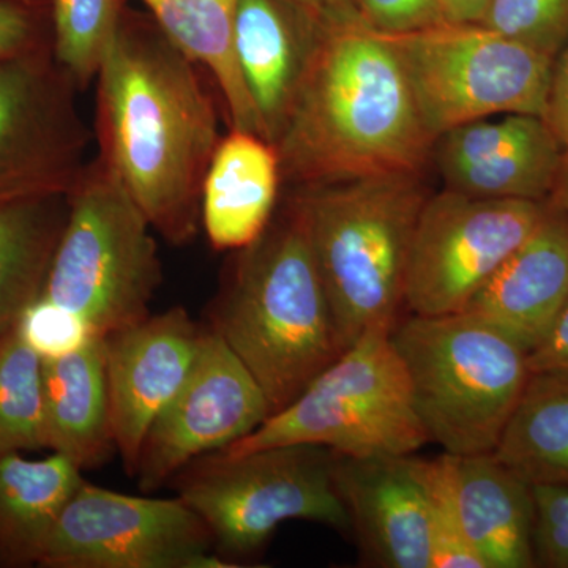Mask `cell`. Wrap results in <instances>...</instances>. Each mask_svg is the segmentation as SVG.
<instances>
[{"label": "cell", "mask_w": 568, "mask_h": 568, "mask_svg": "<svg viewBox=\"0 0 568 568\" xmlns=\"http://www.w3.org/2000/svg\"><path fill=\"white\" fill-rule=\"evenodd\" d=\"M439 3H440V0H439Z\"/></svg>", "instance_id": "f35d334b"}, {"label": "cell", "mask_w": 568, "mask_h": 568, "mask_svg": "<svg viewBox=\"0 0 568 568\" xmlns=\"http://www.w3.org/2000/svg\"><path fill=\"white\" fill-rule=\"evenodd\" d=\"M275 145L241 130H227L213 153L201 196V226L220 252L253 244L272 222L282 186Z\"/></svg>", "instance_id": "d6986e66"}, {"label": "cell", "mask_w": 568, "mask_h": 568, "mask_svg": "<svg viewBox=\"0 0 568 568\" xmlns=\"http://www.w3.org/2000/svg\"><path fill=\"white\" fill-rule=\"evenodd\" d=\"M14 328L43 361L69 354L93 336L80 317L43 295L24 310Z\"/></svg>", "instance_id": "f546056e"}, {"label": "cell", "mask_w": 568, "mask_h": 568, "mask_svg": "<svg viewBox=\"0 0 568 568\" xmlns=\"http://www.w3.org/2000/svg\"><path fill=\"white\" fill-rule=\"evenodd\" d=\"M390 336L429 443L457 457L493 454L528 384L529 354L466 312L413 315Z\"/></svg>", "instance_id": "5b68a950"}, {"label": "cell", "mask_w": 568, "mask_h": 568, "mask_svg": "<svg viewBox=\"0 0 568 568\" xmlns=\"http://www.w3.org/2000/svg\"><path fill=\"white\" fill-rule=\"evenodd\" d=\"M50 48V0H0V62Z\"/></svg>", "instance_id": "4dcf8cb0"}, {"label": "cell", "mask_w": 568, "mask_h": 568, "mask_svg": "<svg viewBox=\"0 0 568 568\" xmlns=\"http://www.w3.org/2000/svg\"><path fill=\"white\" fill-rule=\"evenodd\" d=\"M315 21L286 0H239L234 48L265 141L275 144L290 114Z\"/></svg>", "instance_id": "ac0fdd59"}, {"label": "cell", "mask_w": 568, "mask_h": 568, "mask_svg": "<svg viewBox=\"0 0 568 568\" xmlns=\"http://www.w3.org/2000/svg\"><path fill=\"white\" fill-rule=\"evenodd\" d=\"M383 36L405 71L433 141L463 123L493 115L544 118L552 58L480 22L440 21Z\"/></svg>", "instance_id": "9c48e42d"}, {"label": "cell", "mask_w": 568, "mask_h": 568, "mask_svg": "<svg viewBox=\"0 0 568 568\" xmlns=\"http://www.w3.org/2000/svg\"><path fill=\"white\" fill-rule=\"evenodd\" d=\"M336 489L369 566L433 568L428 499L414 455L334 454Z\"/></svg>", "instance_id": "2e32d148"}, {"label": "cell", "mask_w": 568, "mask_h": 568, "mask_svg": "<svg viewBox=\"0 0 568 568\" xmlns=\"http://www.w3.org/2000/svg\"><path fill=\"white\" fill-rule=\"evenodd\" d=\"M355 6L381 33L413 32L444 21L439 0H355Z\"/></svg>", "instance_id": "d6a6232c"}, {"label": "cell", "mask_w": 568, "mask_h": 568, "mask_svg": "<svg viewBox=\"0 0 568 568\" xmlns=\"http://www.w3.org/2000/svg\"><path fill=\"white\" fill-rule=\"evenodd\" d=\"M428 196L420 174H390L295 186L286 197L304 226L345 349L372 328H394Z\"/></svg>", "instance_id": "277c9868"}, {"label": "cell", "mask_w": 568, "mask_h": 568, "mask_svg": "<svg viewBox=\"0 0 568 568\" xmlns=\"http://www.w3.org/2000/svg\"><path fill=\"white\" fill-rule=\"evenodd\" d=\"M390 332L376 327L355 339L294 402L220 452L305 444L355 458L416 454L429 437Z\"/></svg>", "instance_id": "52a82bcc"}, {"label": "cell", "mask_w": 568, "mask_h": 568, "mask_svg": "<svg viewBox=\"0 0 568 568\" xmlns=\"http://www.w3.org/2000/svg\"><path fill=\"white\" fill-rule=\"evenodd\" d=\"M271 416L256 377L209 325L190 376L145 436L134 477L142 491H155L194 459L234 446Z\"/></svg>", "instance_id": "4fadbf2b"}, {"label": "cell", "mask_w": 568, "mask_h": 568, "mask_svg": "<svg viewBox=\"0 0 568 568\" xmlns=\"http://www.w3.org/2000/svg\"><path fill=\"white\" fill-rule=\"evenodd\" d=\"M450 463L463 526L485 568L537 567L532 485L493 454L450 455Z\"/></svg>", "instance_id": "ffe728a7"}, {"label": "cell", "mask_w": 568, "mask_h": 568, "mask_svg": "<svg viewBox=\"0 0 568 568\" xmlns=\"http://www.w3.org/2000/svg\"><path fill=\"white\" fill-rule=\"evenodd\" d=\"M547 203L556 211L568 215V144L564 148L562 156L556 174L555 185L549 194Z\"/></svg>", "instance_id": "74e56055"}, {"label": "cell", "mask_w": 568, "mask_h": 568, "mask_svg": "<svg viewBox=\"0 0 568 568\" xmlns=\"http://www.w3.org/2000/svg\"><path fill=\"white\" fill-rule=\"evenodd\" d=\"M69 205L41 295L103 338L151 316L162 283L153 230L99 155L70 190Z\"/></svg>", "instance_id": "8992f818"}, {"label": "cell", "mask_w": 568, "mask_h": 568, "mask_svg": "<svg viewBox=\"0 0 568 568\" xmlns=\"http://www.w3.org/2000/svg\"><path fill=\"white\" fill-rule=\"evenodd\" d=\"M544 121L558 136L560 144L566 148L568 144V36L558 54L552 59Z\"/></svg>", "instance_id": "836d02e7"}, {"label": "cell", "mask_w": 568, "mask_h": 568, "mask_svg": "<svg viewBox=\"0 0 568 568\" xmlns=\"http://www.w3.org/2000/svg\"><path fill=\"white\" fill-rule=\"evenodd\" d=\"M480 24L555 59L568 36V0H491Z\"/></svg>", "instance_id": "f1b7e54d"}, {"label": "cell", "mask_w": 568, "mask_h": 568, "mask_svg": "<svg viewBox=\"0 0 568 568\" xmlns=\"http://www.w3.org/2000/svg\"><path fill=\"white\" fill-rule=\"evenodd\" d=\"M493 457L532 487H568V376L530 372Z\"/></svg>", "instance_id": "d4e9b609"}, {"label": "cell", "mask_w": 568, "mask_h": 568, "mask_svg": "<svg viewBox=\"0 0 568 568\" xmlns=\"http://www.w3.org/2000/svg\"><path fill=\"white\" fill-rule=\"evenodd\" d=\"M181 497L122 495L82 481L41 555L44 568L234 567Z\"/></svg>", "instance_id": "8fae6325"}, {"label": "cell", "mask_w": 568, "mask_h": 568, "mask_svg": "<svg viewBox=\"0 0 568 568\" xmlns=\"http://www.w3.org/2000/svg\"><path fill=\"white\" fill-rule=\"evenodd\" d=\"M69 207L63 193L0 201V336L43 293Z\"/></svg>", "instance_id": "cb8c5ba5"}, {"label": "cell", "mask_w": 568, "mask_h": 568, "mask_svg": "<svg viewBox=\"0 0 568 568\" xmlns=\"http://www.w3.org/2000/svg\"><path fill=\"white\" fill-rule=\"evenodd\" d=\"M78 93L52 48L0 62V201L73 189L92 141Z\"/></svg>", "instance_id": "7c38bea8"}, {"label": "cell", "mask_w": 568, "mask_h": 568, "mask_svg": "<svg viewBox=\"0 0 568 568\" xmlns=\"http://www.w3.org/2000/svg\"><path fill=\"white\" fill-rule=\"evenodd\" d=\"M548 203L484 200L452 190L426 197L410 245L405 305L418 316L465 312L504 261L536 231Z\"/></svg>", "instance_id": "30bf717a"}, {"label": "cell", "mask_w": 568, "mask_h": 568, "mask_svg": "<svg viewBox=\"0 0 568 568\" xmlns=\"http://www.w3.org/2000/svg\"><path fill=\"white\" fill-rule=\"evenodd\" d=\"M175 47L205 71L230 130L263 136L234 48L239 0H142Z\"/></svg>", "instance_id": "603a6c76"}, {"label": "cell", "mask_w": 568, "mask_h": 568, "mask_svg": "<svg viewBox=\"0 0 568 568\" xmlns=\"http://www.w3.org/2000/svg\"><path fill=\"white\" fill-rule=\"evenodd\" d=\"M203 332L174 306L104 336L112 439L130 477L153 422L190 376Z\"/></svg>", "instance_id": "5bb4252c"}, {"label": "cell", "mask_w": 568, "mask_h": 568, "mask_svg": "<svg viewBox=\"0 0 568 568\" xmlns=\"http://www.w3.org/2000/svg\"><path fill=\"white\" fill-rule=\"evenodd\" d=\"M80 467L52 452L44 459L0 455V567L39 566L63 508L81 487Z\"/></svg>", "instance_id": "7402d4cb"}, {"label": "cell", "mask_w": 568, "mask_h": 568, "mask_svg": "<svg viewBox=\"0 0 568 568\" xmlns=\"http://www.w3.org/2000/svg\"><path fill=\"white\" fill-rule=\"evenodd\" d=\"M204 74L151 14L126 6L95 80L97 155L178 246L200 233L204 178L223 138L222 103Z\"/></svg>", "instance_id": "6da1fadb"}, {"label": "cell", "mask_w": 568, "mask_h": 568, "mask_svg": "<svg viewBox=\"0 0 568 568\" xmlns=\"http://www.w3.org/2000/svg\"><path fill=\"white\" fill-rule=\"evenodd\" d=\"M47 448L93 469L115 450L112 439L106 338L91 336L78 349L43 361Z\"/></svg>", "instance_id": "44dd1931"}, {"label": "cell", "mask_w": 568, "mask_h": 568, "mask_svg": "<svg viewBox=\"0 0 568 568\" xmlns=\"http://www.w3.org/2000/svg\"><path fill=\"white\" fill-rule=\"evenodd\" d=\"M47 448L43 358L11 328L0 336V455Z\"/></svg>", "instance_id": "484cf974"}, {"label": "cell", "mask_w": 568, "mask_h": 568, "mask_svg": "<svg viewBox=\"0 0 568 568\" xmlns=\"http://www.w3.org/2000/svg\"><path fill=\"white\" fill-rule=\"evenodd\" d=\"M286 2L315 22L361 17L355 0H286Z\"/></svg>", "instance_id": "d590c367"}, {"label": "cell", "mask_w": 568, "mask_h": 568, "mask_svg": "<svg viewBox=\"0 0 568 568\" xmlns=\"http://www.w3.org/2000/svg\"><path fill=\"white\" fill-rule=\"evenodd\" d=\"M536 566L568 568V487L536 485Z\"/></svg>", "instance_id": "1f68e13d"}, {"label": "cell", "mask_w": 568, "mask_h": 568, "mask_svg": "<svg viewBox=\"0 0 568 568\" xmlns=\"http://www.w3.org/2000/svg\"><path fill=\"white\" fill-rule=\"evenodd\" d=\"M491 0H440L444 21L480 22Z\"/></svg>", "instance_id": "8d00e7d4"}, {"label": "cell", "mask_w": 568, "mask_h": 568, "mask_svg": "<svg viewBox=\"0 0 568 568\" xmlns=\"http://www.w3.org/2000/svg\"><path fill=\"white\" fill-rule=\"evenodd\" d=\"M211 327L256 377L272 414L345 351L304 226L290 204L253 244L237 250Z\"/></svg>", "instance_id": "3957f363"}, {"label": "cell", "mask_w": 568, "mask_h": 568, "mask_svg": "<svg viewBox=\"0 0 568 568\" xmlns=\"http://www.w3.org/2000/svg\"><path fill=\"white\" fill-rule=\"evenodd\" d=\"M435 141L383 33L362 17L315 22L290 114L275 142L283 183L420 174Z\"/></svg>", "instance_id": "7a4b0ae2"}, {"label": "cell", "mask_w": 568, "mask_h": 568, "mask_svg": "<svg viewBox=\"0 0 568 568\" xmlns=\"http://www.w3.org/2000/svg\"><path fill=\"white\" fill-rule=\"evenodd\" d=\"M125 0H50L52 52L80 92L97 80Z\"/></svg>", "instance_id": "4316f807"}, {"label": "cell", "mask_w": 568, "mask_h": 568, "mask_svg": "<svg viewBox=\"0 0 568 568\" xmlns=\"http://www.w3.org/2000/svg\"><path fill=\"white\" fill-rule=\"evenodd\" d=\"M420 473L428 499L433 568H485L463 526L450 455L444 452L435 459H420Z\"/></svg>", "instance_id": "83f0119b"}, {"label": "cell", "mask_w": 568, "mask_h": 568, "mask_svg": "<svg viewBox=\"0 0 568 568\" xmlns=\"http://www.w3.org/2000/svg\"><path fill=\"white\" fill-rule=\"evenodd\" d=\"M564 145L540 115L500 114L463 123L433 144L452 192L547 203Z\"/></svg>", "instance_id": "9a60e30c"}, {"label": "cell", "mask_w": 568, "mask_h": 568, "mask_svg": "<svg viewBox=\"0 0 568 568\" xmlns=\"http://www.w3.org/2000/svg\"><path fill=\"white\" fill-rule=\"evenodd\" d=\"M171 481L211 530L224 560L252 556L287 519L351 529L328 448L295 444L242 455L213 452Z\"/></svg>", "instance_id": "ba28073f"}, {"label": "cell", "mask_w": 568, "mask_h": 568, "mask_svg": "<svg viewBox=\"0 0 568 568\" xmlns=\"http://www.w3.org/2000/svg\"><path fill=\"white\" fill-rule=\"evenodd\" d=\"M567 304L568 215L549 205L536 231L489 276L465 312L495 325L530 354Z\"/></svg>", "instance_id": "e0dca14e"}, {"label": "cell", "mask_w": 568, "mask_h": 568, "mask_svg": "<svg viewBox=\"0 0 568 568\" xmlns=\"http://www.w3.org/2000/svg\"><path fill=\"white\" fill-rule=\"evenodd\" d=\"M529 366L530 372L568 376V304L544 343L529 354Z\"/></svg>", "instance_id": "e575fe53"}]
</instances>
